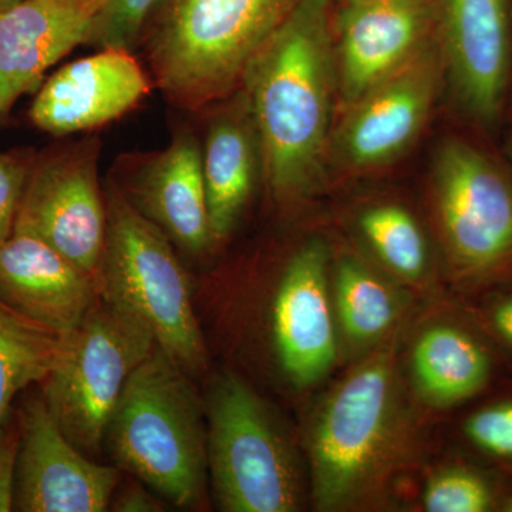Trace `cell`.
I'll return each instance as SVG.
<instances>
[{"label": "cell", "mask_w": 512, "mask_h": 512, "mask_svg": "<svg viewBox=\"0 0 512 512\" xmlns=\"http://www.w3.org/2000/svg\"><path fill=\"white\" fill-rule=\"evenodd\" d=\"M242 83L269 187L281 201L302 197L318 181L328 146L336 84L329 0H298Z\"/></svg>", "instance_id": "1"}, {"label": "cell", "mask_w": 512, "mask_h": 512, "mask_svg": "<svg viewBox=\"0 0 512 512\" xmlns=\"http://www.w3.org/2000/svg\"><path fill=\"white\" fill-rule=\"evenodd\" d=\"M207 413L192 383L156 346L134 370L104 446L121 471L180 508L200 507L208 481Z\"/></svg>", "instance_id": "2"}, {"label": "cell", "mask_w": 512, "mask_h": 512, "mask_svg": "<svg viewBox=\"0 0 512 512\" xmlns=\"http://www.w3.org/2000/svg\"><path fill=\"white\" fill-rule=\"evenodd\" d=\"M296 2L160 0L141 39L161 92L190 111L224 99Z\"/></svg>", "instance_id": "3"}, {"label": "cell", "mask_w": 512, "mask_h": 512, "mask_svg": "<svg viewBox=\"0 0 512 512\" xmlns=\"http://www.w3.org/2000/svg\"><path fill=\"white\" fill-rule=\"evenodd\" d=\"M106 244L100 293L140 319L164 350L192 377L207 367V349L187 272L170 238L131 204L116 184L104 190Z\"/></svg>", "instance_id": "4"}, {"label": "cell", "mask_w": 512, "mask_h": 512, "mask_svg": "<svg viewBox=\"0 0 512 512\" xmlns=\"http://www.w3.org/2000/svg\"><path fill=\"white\" fill-rule=\"evenodd\" d=\"M392 349L357 366L323 404L311 434L312 497L322 511L353 507L376 487L399 441Z\"/></svg>", "instance_id": "5"}, {"label": "cell", "mask_w": 512, "mask_h": 512, "mask_svg": "<svg viewBox=\"0 0 512 512\" xmlns=\"http://www.w3.org/2000/svg\"><path fill=\"white\" fill-rule=\"evenodd\" d=\"M156 346L140 319L101 293L62 336L42 396L67 439L87 456L100 453L127 380Z\"/></svg>", "instance_id": "6"}, {"label": "cell", "mask_w": 512, "mask_h": 512, "mask_svg": "<svg viewBox=\"0 0 512 512\" xmlns=\"http://www.w3.org/2000/svg\"><path fill=\"white\" fill-rule=\"evenodd\" d=\"M205 413L208 477L222 510H298L302 485L295 454L261 397L238 377L221 376Z\"/></svg>", "instance_id": "7"}, {"label": "cell", "mask_w": 512, "mask_h": 512, "mask_svg": "<svg viewBox=\"0 0 512 512\" xmlns=\"http://www.w3.org/2000/svg\"><path fill=\"white\" fill-rule=\"evenodd\" d=\"M436 210L461 284H512V170L464 137L444 140L434 164Z\"/></svg>", "instance_id": "8"}, {"label": "cell", "mask_w": 512, "mask_h": 512, "mask_svg": "<svg viewBox=\"0 0 512 512\" xmlns=\"http://www.w3.org/2000/svg\"><path fill=\"white\" fill-rule=\"evenodd\" d=\"M100 141L86 138L33 163L15 231L43 239L99 279L107 211L97 161Z\"/></svg>", "instance_id": "9"}, {"label": "cell", "mask_w": 512, "mask_h": 512, "mask_svg": "<svg viewBox=\"0 0 512 512\" xmlns=\"http://www.w3.org/2000/svg\"><path fill=\"white\" fill-rule=\"evenodd\" d=\"M443 66L474 126L493 130L512 82L511 0H434Z\"/></svg>", "instance_id": "10"}, {"label": "cell", "mask_w": 512, "mask_h": 512, "mask_svg": "<svg viewBox=\"0 0 512 512\" xmlns=\"http://www.w3.org/2000/svg\"><path fill=\"white\" fill-rule=\"evenodd\" d=\"M15 510L104 512L121 481L119 467L97 463L60 429L43 396L26 402L19 417Z\"/></svg>", "instance_id": "11"}, {"label": "cell", "mask_w": 512, "mask_h": 512, "mask_svg": "<svg viewBox=\"0 0 512 512\" xmlns=\"http://www.w3.org/2000/svg\"><path fill=\"white\" fill-rule=\"evenodd\" d=\"M441 64V52H434L427 42L397 72L353 103L336 138L342 163L366 170L399 157L429 116Z\"/></svg>", "instance_id": "12"}, {"label": "cell", "mask_w": 512, "mask_h": 512, "mask_svg": "<svg viewBox=\"0 0 512 512\" xmlns=\"http://www.w3.org/2000/svg\"><path fill=\"white\" fill-rule=\"evenodd\" d=\"M434 0H360L340 10L336 86L348 106L404 66L426 45Z\"/></svg>", "instance_id": "13"}, {"label": "cell", "mask_w": 512, "mask_h": 512, "mask_svg": "<svg viewBox=\"0 0 512 512\" xmlns=\"http://www.w3.org/2000/svg\"><path fill=\"white\" fill-rule=\"evenodd\" d=\"M150 90V80L131 50L100 49L67 63L42 83L30 119L52 136H70L119 119Z\"/></svg>", "instance_id": "14"}, {"label": "cell", "mask_w": 512, "mask_h": 512, "mask_svg": "<svg viewBox=\"0 0 512 512\" xmlns=\"http://www.w3.org/2000/svg\"><path fill=\"white\" fill-rule=\"evenodd\" d=\"M328 248L312 241L292 256L272 308L276 355L295 386L308 387L335 365L336 333L328 292Z\"/></svg>", "instance_id": "15"}, {"label": "cell", "mask_w": 512, "mask_h": 512, "mask_svg": "<svg viewBox=\"0 0 512 512\" xmlns=\"http://www.w3.org/2000/svg\"><path fill=\"white\" fill-rule=\"evenodd\" d=\"M97 0H18L0 12V116L74 47L90 42Z\"/></svg>", "instance_id": "16"}, {"label": "cell", "mask_w": 512, "mask_h": 512, "mask_svg": "<svg viewBox=\"0 0 512 512\" xmlns=\"http://www.w3.org/2000/svg\"><path fill=\"white\" fill-rule=\"evenodd\" d=\"M99 295V279L43 239L13 231L0 245V303L23 318L66 335Z\"/></svg>", "instance_id": "17"}, {"label": "cell", "mask_w": 512, "mask_h": 512, "mask_svg": "<svg viewBox=\"0 0 512 512\" xmlns=\"http://www.w3.org/2000/svg\"><path fill=\"white\" fill-rule=\"evenodd\" d=\"M124 194L187 254H202L214 244L201 144L191 130H178L170 146L148 157Z\"/></svg>", "instance_id": "18"}, {"label": "cell", "mask_w": 512, "mask_h": 512, "mask_svg": "<svg viewBox=\"0 0 512 512\" xmlns=\"http://www.w3.org/2000/svg\"><path fill=\"white\" fill-rule=\"evenodd\" d=\"M218 111L201 146L212 241L227 238L254 190L261 147L245 93Z\"/></svg>", "instance_id": "19"}, {"label": "cell", "mask_w": 512, "mask_h": 512, "mask_svg": "<svg viewBox=\"0 0 512 512\" xmlns=\"http://www.w3.org/2000/svg\"><path fill=\"white\" fill-rule=\"evenodd\" d=\"M413 376L420 393L437 406L450 407L480 396L493 383V353L470 330L437 325L417 340Z\"/></svg>", "instance_id": "20"}, {"label": "cell", "mask_w": 512, "mask_h": 512, "mask_svg": "<svg viewBox=\"0 0 512 512\" xmlns=\"http://www.w3.org/2000/svg\"><path fill=\"white\" fill-rule=\"evenodd\" d=\"M62 336L0 303V426L22 390L45 382L59 355Z\"/></svg>", "instance_id": "21"}, {"label": "cell", "mask_w": 512, "mask_h": 512, "mask_svg": "<svg viewBox=\"0 0 512 512\" xmlns=\"http://www.w3.org/2000/svg\"><path fill=\"white\" fill-rule=\"evenodd\" d=\"M335 291L340 322L352 342H375L396 320L392 289L359 262L348 259L338 266Z\"/></svg>", "instance_id": "22"}, {"label": "cell", "mask_w": 512, "mask_h": 512, "mask_svg": "<svg viewBox=\"0 0 512 512\" xmlns=\"http://www.w3.org/2000/svg\"><path fill=\"white\" fill-rule=\"evenodd\" d=\"M360 229L380 259L396 274L417 278L427 265V245L416 220L396 205L363 212Z\"/></svg>", "instance_id": "23"}, {"label": "cell", "mask_w": 512, "mask_h": 512, "mask_svg": "<svg viewBox=\"0 0 512 512\" xmlns=\"http://www.w3.org/2000/svg\"><path fill=\"white\" fill-rule=\"evenodd\" d=\"M423 505L430 512H488L503 508L493 478L480 468H444L426 485Z\"/></svg>", "instance_id": "24"}, {"label": "cell", "mask_w": 512, "mask_h": 512, "mask_svg": "<svg viewBox=\"0 0 512 512\" xmlns=\"http://www.w3.org/2000/svg\"><path fill=\"white\" fill-rule=\"evenodd\" d=\"M90 45L99 49H126L140 42L150 16L160 0H97Z\"/></svg>", "instance_id": "25"}, {"label": "cell", "mask_w": 512, "mask_h": 512, "mask_svg": "<svg viewBox=\"0 0 512 512\" xmlns=\"http://www.w3.org/2000/svg\"><path fill=\"white\" fill-rule=\"evenodd\" d=\"M463 433L480 453L512 463V397L474 410L464 421Z\"/></svg>", "instance_id": "26"}, {"label": "cell", "mask_w": 512, "mask_h": 512, "mask_svg": "<svg viewBox=\"0 0 512 512\" xmlns=\"http://www.w3.org/2000/svg\"><path fill=\"white\" fill-rule=\"evenodd\" d=\"M32 164L22 154L0 153V245L15 231L20 200Z\"/></svg>", "instance_id": "27"}, {"label": "cell", "mask_w": 512, "mask_h": 512, "mask_svg": "<svg viewBox=\"0 0 512 512\" xmlns=\"http://www.w3.org/2000/svg\"><path fill=\"white\" fill-rule=\"evenodd\" d=\"M6 423V421H5ZM0 426V512L15 510L16 467L20 443L19 423Z\"/></svg>", "instance_id": "28"}, {"label": "cell", "mask_w": 512, "mask_h": 512, "mask_svg": "<svg viewBox=\"0 0 512 512\" xmlns=\"http://www.w3.org/2000/svg\"><path fill=\"white\" fill-rule=\"evenodd\" d=\"M109 510L116 512H158L164 511L163 498L154 497L146 484L136 481L126 485L119 484L111 498Z\"/></svg>", "instance_id": "29"}, {"label": "cell", "mask_w": 512, "mask_h": 512, "mask_svg": "<svg viewBox=\"0 0 512 512\" xmlns=\"http://www.w3.org/2000/svg\"><path fill=\"white\" fill-rule=\"evenodd\" d=\"M485 322L491 332L512 350V293L495 296L485 309Z\"/></svg>", "instance_id": "30"}, {"label": "cell", "mask_w": 512, "mask_h": 512, "mask_svg": "<svg viewBox=\"0 0 512 512\" xmlns=\"http://www.w3.org/2000/svg\"><path fill=\"white\" fill-rule=\"evenodd\" d=\"M507 113L512 121V89L508 92L507 103H505L504 114Z\"/></svg>", "instance_id": "31"}, {"label": "cell", "mask_w": 512, "mask_h": 512, "mask_svg": "<svg viewBox=\"0 0 512 512\" xmlns=\"http://www.w3.org/2000/svg\"><path fill=\"white\" fill-rule=\"evenodd\" d=\"M16 2H18V0H0V12L6 8H9L10 5H13V3Z\"/></svg>", "instance_id": "32"}, {"label": "cell", "mask_w": 512, "mask_h": 512, "mask_svg": "<svg viewBox=\"0 0 512 512\" xmlns=\"http://www.w3.org/2000/svg\"><path fill=\"white\" fill-rule=\"evenodd\" d=\"M503 511L512 512V494L508 495L507 500H505Z\"/></svg>", "instance_id": "33"}, {"label": "cell", "mask_w": 512, "mask_h": 512, "mask_svg": "<svg viewBox=\"0 0 512 512\" xmlns=\"http://www.w3.org/2000/svg\"><path fill=\"white\" fill-rule=\"evenodd\" d=\"M507 156H508V158H510V163H512V134H511L510 138H508Z\"/></svg>", "instance_id": "34"}, {"label": "cell", "mask_w": 512, "mask_h": 512, "mask_svg": "<svg viewBox=\"0 0 512 512\" xmlns=\"http://www.w3.org/2000/svg\"><path fill=\"white\" fill-rule=\"evenodd\" d=\"M360 2V0H343V3Z\"/></svg>", "instance_id": "35"}]
</instances>
